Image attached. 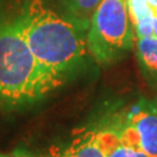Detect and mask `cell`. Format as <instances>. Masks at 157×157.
<instances>
[{"mask_svg":"<svg viewBox=\"0 0 157 157\" xmlns=\"http://www.w3.org/2000/svg\"><path fill=\"white\" fill-rule=\"evenodd\" d=\"M21 19L29 48L45 70L65 82L84 69L91 57L87 29L44 0H22Z\"/></svg>","mask_w":157,"mask_h":157,"instance_id":"6da1fadb","label":"cell"},{"mask_svg":"<svg viewBox=\"0 0 157 157\" xmlns=\"http://www.w3.org/2000/svg\"><path fill=\"white\" fill-rule=\"evenodd\" d=\"M63 84L30 50L23 32L21 4L0 10V105L8 108L29 106Z\"/></svg>","mask_w":157,"mask_h":157,"instance_id":"7a4b0ae2","label":"cell"},{"mask_svg":"<svg viewBox=\"0 0 157 157\" xmlns=\"http://www.w3.org/2000/svg\"><path fill=\"white\" fill-rule=\"evenodd\" d=\"M134 39L127 0H102L87 30L91 57L102 67L113 65L128 55Z\"/></svg>","mask_w":157,"mask_h":157,"instance_id":"3957f363","label":"cell"},{"mask_svg":"<svg viewBox=\"0 0 157 157\" xmlns=\"http://www.w3.org/2000/svg\"><path fill=\"white\" fill-rule=\"evenodd\" d=\"M129 124L134 127L139 135L141 149L150 156L157 157V102L152 101Z\"/></svg>","mask_w":157,"mask_h":157,"instance_id":"277c9868","label":"cell"},{"mask_svg":"<svg viewBox=\"0 0 157 157\" xmlns=\"http://www.w3.org/2000/svg\"><path fill=\"white\" fill-rule=\"evenodd\" d=\"M136 58L141 73L151 86L157 87V37H141L136 41Z\"/></svg>","mask_w":157,"mask_h":157,"instance_id":"5b68a950","label":"cell"},{"mask_svg":"<svg viewBox=\"0 0 157 157\" xmlns=\"http://www.w3.org/2000/svg\"><path fill=\"white\" fill-rule=\"evenodd\" d=\"M59 13L89 30L91 19L102 0H56Z\"/></svg>","mask_w":157,"mask_h":157,"instance_id":"8992f818","label":"cell"},{"mask_svg":"<svg viewBox=\"0 0 157 157\" xmlns=\"http://www.w3.org/2000/svg\"><path fill=\"white\" fill-rule=\"evenodd\" d=\"M63 154L67 157H106L100 146L97 130L93 127L85 129L73 139Z\"/></svg>","mask_w":157,"mask_h":157,"instance_id":"52a82bcc","label":"cell"},{"mask_svg":"<svg viewBox=\"0 0 157 157\" xmlns=\"http://www.w3.org/2000/svg\"><path fill=\"white\" fill-rule=\"evenodd\" d=\"M129 17L137 39L154 35L152 11L148 0H127Z\"/></svg>","mask_w":157,"mask_h":157,"instance_id":"ba28073f","label":"cell"},{"mask_svg":"<svg viewBox=\"0 0 157 157\" xmlns=\"http://www.w3.org/2000/svg\"><path fill=\"white\" fill-rule=\"evenodd\" d=\"M106 157H152L140 148L122 144L120 141L105 152Z\"/></svg>","mask_w":157,"mask_h":157,"instance_id":"9c48e42d","label":"cell"},{"mask_svg":"<svg viewBox=\"0 0 157 157\" xmlns=\"http://www.w3.org/2000/svg\"><path fill=\"white\" fill-rule=\"evenodd\" d=\"M10 157H34L32 155H29L27 151H22V150H15L12 155H10Z\"/></svg>","mask_w":157,"mask_h":157,"instance_id":"30bf717a","label":"cell"},{"mask_svg":"<svg viewBox=\"0 0 157 157\" xmlns=\"http://www.w3.org/2000/svg\"><path fill=\"white\" fill-rule=\"evenodd\" d=\"M152 29H154V36L157 37V13L152 14Z\"/></svg>","mask_w":157,"mask_h":157,"instance_id":"8fae6325","label":"cell"},{"mask_svg":"<svg viewBox=\"0 0 157 157\" xmlns=\"http://www.w3.org/2000/svg\"><path fill=\"white\" fill-rule=\"evenodd\" d=\"M148 2H149V6H150V8H151L152 14H156L157 13V0H148Z\"/></svg>","mask_w":157,"mask_h":157,"instance_id":"7c38bea8","label":"cell"},{"mask_svg":"<svg viewBox=\"0 0 157 157\" xmlns=\"http://www.w3.org/2000/svg\"><path fill=\"white\" fill-rule=\"evenodd\" d=\"M0 157H10V155H4V154H0Z\"/></svg>","mask_w":157,"mask_h":157,"instance_id":"4fadbf2b","label":"cell"},{"mask_svg":"<svg viewBox=\"0 0 157 157\" xmlns=\"http://www.w3.org/2000/svg\"><path fill=\"white\" fill-rule=\"evenodd\" d=\"M56 157H67V156H65V155H64V154H61V155H59V156H56Z\"/></svg>","mask_w":157,"mask_h":157,"instance_id":"5bb4252c","label":"cell"}]
</instances>
